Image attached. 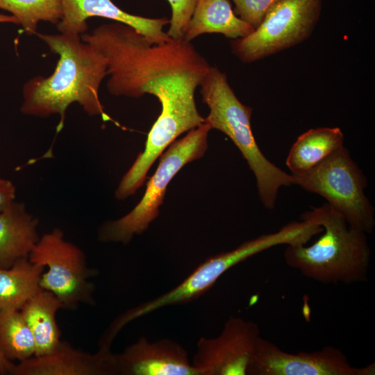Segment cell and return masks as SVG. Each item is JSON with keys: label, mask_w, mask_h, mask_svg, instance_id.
Wrapping results in <instances>:
<instances>
[{"label": "cell", "mask_w": 375, "mask_h": 375, "mask_svg": "<svg viewBox=\"0 0 375 375\" xmlns=\"http://www.w3.org/2000/svg\"><path fill=\"white\" fill-rule=\"evenodd\" d=\"M81 38L106 57L110 94L131 98L149 94L158 99L161 111L146 141L151 149L162 151L182 133L204 123L194 94L210 65L191 42L172 38L153 44L117 22L103 24Z\"/></svg>", "instance_id": "obj_1"}, {"label": "cell", "mask_w": 375, "mask_h": 375, "mask_svg": "<svg viewBox=\"0 0 375 375\" xmlns=\"http://www.w3.org/2000/svg\"><path fill=\"white\" fill-rule=\"evenodd\" d=\"M35 35L58 60L50 76H36L24 84L21 112L38 117L59 115L57 132L63 128L66 110L73 103L90 116L108 119L99 99L100 85L107 76L104 55L79 35Z\"/></svg>", "instance_id": "obj_2"}, {"label": "cell", "mask_w": 375, "mask_h": 375, "mask_svg": "<svg viewBox=\"0 0 375 375\" xmlns=\"http://www.w3.org/2000/svg\"><path fill=\"white\" fill-rule=\"evenodd\" d=\"M300 219L317 223L322 235L311 245H288L286 264L324 284L366 281L371 251L367 234L351 228L328 204L305 211Z\"/></svg>", "instance_id": "obj_3"}, {"label": "cell", "mask_w": 375, "mask_h": 375, "mask_svg": "<svg viewBox=\"0 0 375 375\" xmlns=\"http://www.w3.org/2000/svg\"><path fill=\"white\" fill-rule=\"evenodd\" d=\"M199 86L203 102L210 110L204 122L233 141L254 174L262 203L273 210L280 188L294 185L293 177L269 161L260 149L251 129L252 108L239 100L226 74L217 67H210Z\"/></svg>", "instance_id": "obj_4"}, {"label": "cell", "mask_w": 375, "mask_h": 375, "mask_svg": "<svg viewBox=\"0 0 375 375\" xmlns=\"http://www.w3.org/2000/svg\"><path fill=\"white\" fill-rule=\"evenodd\" d=\"M210 130L204 122L170 144L159 156L158 166L147 182L140 202L124 216L103 223L99 228L98 239L104 242L127 244L134 235L143 233L158 217L171 180L186 164L203 156Z\"/></svg>", "instance_id": "obj_5"}, {"label": "cell", "mask_w": 375, "mask_h": 375, "mask_svg": "<svg viewBox=\"0 0 375 375\" xmlns=\"http://www.w3.org/2000/svg\"><path fill=\"white\" fill-rule=\"evenodd\" d=\"M292 176L294 185L324 197L351 228L372 233L374 208L365 194L367 179L344 146L315 167Z\"/></svg>", "instance_id": "obj_6"}, {"label": "cell", "mask_w": 375, "mask_h": 375, "mask_svg": "<svg viewBox=\"0 0 375 375\" xmlns=\"http://www.w3.org/2000/svg\"><path fill=\"white\" fill-rule=\"evenodd\" d=\"M295 240L293 228L285 224L278 231L263 234L237 248L212 256L200 264L180 284L169 291L133 307L116 317L120 327L160 308L192 301L208 290L228 269L249 258L280 244H291Z\"/></svg>", "instance_id": "obj_7"}, {"label": "cell", "mask_w": 375, "mask_h": 375, "mask_svg": "<svg viewBox=\"0 0 375 375\" xmlns=\"http://www.w3.org/2000/svg\"><path fill=\"white\" fill-rule=\"evenodd\" d=\"M28 258L47 268L41 274L40 287L53 293L62 309H74L79 303L94 304V286L90 278L97 272L88 265L82 249L66 240L60 228L40 237Z\"/></svg>", "instance_id": "obj_8"}, {"label": "cell", "mask_w": 375, "mask_h": 375, "mask_svg": "<svg viewBox=\"0 0 375 375\" xmlns=\"http://www.w3.org/2000/svg\"><path fill=\"white\" fill-rule=\"evenodd\" d=\"M322 8V0H279L252 33L231 41L232 53L251 63L296 46L311 35Z\"/></svg>", "instance_id": "obj_9"}, {"label": "cell", "mask_w": 375, "mask_h": 375, "mask_svg": "<svg viewBox=\"0 0 375 375\" xmlns=\"http://www.w3.org/2000/svg\"><path fill=\"white\" fill-rule=\"evenodd\" d=\"M375 364L352 366L347 356L331 346L313 352L291 353L260 337L249 363L248 375H374Z\"/></svg>", "instance_id": "obj_10"}, {"label": "cell", "mask_w": 375, "mask_h": 375, "mask_svg": "<svg viewBox=\"0 0 375 375\" xmlns=\"http://www.w3.org/2000/svg\"><path fill=\"white\" fill-rule=\"evenodd\" d=\"M260 335L255 322L231 317L216 338H201L192 362L199 375H247Z\"/></svg>", "instance_id": "obj_11"}, {"label": "cell", "mask_w": 375, "mask_h": 375, "mask_svg": "<svg viewBox=\"0 0 375 375\" xmlns=\"http://www.w3.org/2000/svg\"><path fill=\"white\" fill-rule=\"evenodd\" d=\"M62 15L56 24L60 33L82 35L87 32V20L100 17L126 24L143 35L153 44L172 39L163 27L169 23L167 17L149 18L124 11L112 0H61Z\"/></svg>", "instance_id": "obj_12"}, {"label": "cell", "mask_w": 375, "mask_h": 375, "mask_svg": "<svg viewBox=\"0 0 375 375\" xmlns=\"http://www.w3.org/2000/svg\"><path fill=\"white\" fill-rule=\"evenodd\" d=\"M115 358L118 375H199L185 349L168 338L141 337Z\"/></svg>", "instance_id": "obj_13"}, {"label": "cell", "mask_w": 375, "mask_h": 375, "mask_svg": "<svg viewBox=\"0 0 375 375\" xmlns=\"http://www.w3.org/2000/svg\"><path fill=\"white\" fill-rule=\"evenodd\" d=\"M12 375H118L115 353L99 348L90 353L60 340L49 353L15 364Z\"/></svg>", "instance_id": "obj_14"}, {"label": "cell", "mask_w": 375, "mask_h": 375, "mask_svg": "<svg viewBox=\"0 0 375 375\" xmlns=\"http://www.w3.org/2000/svg\"><path fill=\"white\" fill-rule=\"evenodd\" d=\"M38 224L21 202L14 201L0 211V267L28 257L40 238Z\"/></svg>", "instance_id": "obj_15"}, {"label": "cell", "mask_w": 375, "mask_h": 375, "mask_svg": "<svg viewBox=\"0 0 375 375\" xmlns=\"http://www.w3.org/2000/svg\"><path fill=\"white\" fill-rule=\"evenodd\" d=\"M254 29L235 15L228 0H197L183 38L191 42L204 33H221L235 40Z\"/></svg>", "instance_id": "obj_16"}, {"label": "cell", "mask_w": 375, "mask_h": 375, "mask_svg": "<svg viewBox=\"0 0 375 375\" xmlns=\"http://www.w3.org/2000/svg\"><path fill=\"white\" fill-rule=\"evenodd\" d=\"M62 309L60 300L51 292L40 288L20 308L35 343L34 356L51 353L60 342L56 315Z\"/></svg>", "instance_id": "obj_17"}, {"label": "cell", "mask_w": 375, "mask_h": 375, "mask_svg": "<svg viewBox=\"0 0 375 375\" xmlns=\"http://www.w3.org/2000/svg\"><path fill=\"white\" fill-rule=\"evenodd\" d=\"M339 127H318L300 135L290 148L285 163L292 174L305 172L344 146Z\"/></svg>", "instance_id": "obj_18"}, {"label": "cell", "mask_w": 375, "mask_h": 375, "mask_svg": "<svg viewBox=\"0 0 375 375\" xmlns=\"http://www.w3.org/2000/svg\"><path fill=\"white\" fill-rule=\"evenodd\" d=\"M44 267L32 263L28 258L8 268L0 267V310L20 309L41 288L40 279Z\"/></svg>", "instance_id": "obj_19"}, {"label": "cell", "mask_w": 375, "mask_h": 375, "mask_svg": "<svg viewBox=\"0 0 375 375\" xmlns=\"http://www.w3.org/2000/svg\"><path fill=\"white\" fill-rule=\"evenodd\" d=\"M0 352L10 361L35 356L34 338L19 309L0 310Z\"/></svg>", "instance_id": "obj_20"}, {"label": "cell", "mask_w": 375, "mask_h": 375, "mask_svg": "<svg viewBox=\"0 0 375 375\" xmlns=\"http://www.w3.org/2000/svg\"><path fill=\"white\" fill-rule=\"evenodd\" d=\"M0 9L11 13L28 35L37 33L40 22L56 25L62 15L61 0H0Z\"/></svg>", "instance_id": "obj_21"}, {"label": "cell", "mask_w": 375, "mask_h": 375, "mask_svg": "<svg viewBox=\"0 0 375 375\" xmlns=\"http://www.w3.org/2000/svg\"><path fill=\"white\" fill-rule=\"evenodd\" d=\"M172 8L167 32L172 39L183 38L197 0H167Z\"/></svg>", "instance_id": "obj_22"}, {"label": "cell", "mask_w": 375, "mask_h": 375, "mask_svg": "<svg viewBox=\"0 0 375 375\" xmlns=\"http://www.w3.org/2000/svg\"><path fill=\"white\" fill-rule=\"evenodd\" d=\"M234 12L254 28L261 23L270 8L279 0H232Z\"/></svg>", "instance_id": "obj_23"}, {"label": "cell", "mask_w": 375, "mask_h": 375, "mask_svg": "<svg viewBox=\"0 0 375 375\" xmlns=\"http://www.w3.org/2000/svg\"><path fill=\"white\" fill-rule=\"evenodd\" d=\"M16 197V188L13 183L0 177V211L6 208Z\"/></svg>", "instance_id": "obj_24"}, {"label": "cell", "mask_w": 375, "mask_h": 375, "mask_svg": "<svg viewBox=\"0 0 375 375\" xmlns=\"http://www.w3.org/2000/svg\"><path fill=\"white\" fill-rule=\"evenodd\" d=\"M15 364L6 358L0 352V374H11Z\"/></svg>", "instance_id": "obj_25"}, {"label": "cell", "mask_w": 375, "mask_h": 375, "mask_svg": "<svg viewBox=\"0 0 375 375\" xmlns=\"http://www.w3.org/2000/svg\"><path fill=\"white\" fill-rule=\"evenodd\" d=\"M0 23H13L19 24L17 19L12 15L0 14Z\"/></svg>", "instance_id": "obj_26"}]
</instances>
